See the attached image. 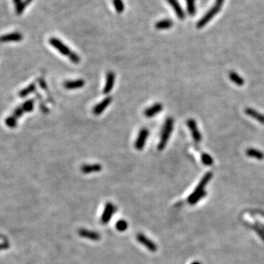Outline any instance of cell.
Instances as JSON below:
<instances>
[{"label": "cell", "instance_id": "1", "mask_svg": "<svg viewBox=\"0 0 264 264\" xmlns=\"http://www.w3.org/2000/svg\"><path fill=\"white\" fill-rule=\"evenodd\" d=\"M49 44L59 52H60V54H62V55L68 57V59L73 63H79L81 61L80 57L76 53L70 49L68 46L64 44L60 39L57 38H51L49 39Z\"/></svg>", "mask_w": 264, "mask_h": 264}, {"label": "cell", "instance_id": "2", "mask_svg": "<svg viewBox=\"0 0 264 264\" xmlns=\"http://www.w3.org/2000/svg\"><path fill=\"white\" fill-rule=\"evenodd\" d=\"M213 174L208 172L205 175L203 176V178L201 179L200 182L199 183V184L197 185V186L195 189V190L193 191L192 194L188 197V202L190 204L193 205L195 204L198 202L199 200H200L203 197H205L206 195V192L204 191V188L205 186L208 184L209 181L212 178Z\"/></svg>", "mask_w": 264, "mask_h": 264}, {"label": "cell", "instance_id": "3", "mask_svg": "<svg viewBox=\"0 0 264 264\" xmlns=\"http://www.w3.org/2000/svg\"><path fill=\"white\" fill-rule=\"evenodd\" d=\"M174 120L172 117H168L164 123L163 129H162L161 138H160V142L158 145V150H162L165 148L167 145L168 140H169L170 134L173 129Z\"/></svg>", "mask_w": 264, "mask_h": 264}, {"label": "cell", "instance_id": "4", "mask_svg": "<svg viewBox=\"0 0 264 264\" xmlns=\"http://www.w3.org/2000/svg\"><path fill=\"white\" fill-rule=\"evenodd\" d=\"M224 2V0H216L215 4L213 6L212 8H211L209 10L205 13V15H203L202 19L199 20L197 23V27L198 29L202 28V27H205V25L210 21L211 19L216 15L217 13H219L220 10V9L222 8L223 4Z\"/></svg>", "mask_w": 264, "mask_h": 264}, {"label": "cell", "instance_id": "5", "mask_svg": "<svg viewBox=\"0 0 264 264\" xmlns=\"http://www.w3.org/2000/svg\"><path fill=\"white\" fill-rule=\"evenodd\" d=\"M148 136H149V131H148V129L145 128L141 129L138 134L136 142L134 143V147L136 150H142L143 149Z\"/></svg>", "mask_w": 264, "mask_h": 264}, {"label": "cell", "instance_id": "6", "mask_svg": "<svg viewBox=\"0 0 264 264\" xmlns=\"http://www.w3.org/2000/svg\"><path fill=\"white\" fill-rule=\"evenodd\" d=\"M111 101H112V97L108 96L105 98L102 101H101L95 106V107L93 109V113L95 115H100L108 107V106L111 103Z\"/></svg>", "mask_w": 264, "mask_h": 264}, {"label": "cell", "instance_id": "7", "mask_svg": "<svg viewBox=\"0 0 264 264\" xmlns=\"http://www.w3.org/2000/svg\"><path fill=\"white\" fill-rule=\"evenodd\" d=\"M115 211V208L114 205L111 203H107L105 205L104 210H103L102 216H101V222L103 224H107L111 220V216Z\"/></svg>", "mask_w": 264, "mask_h": 264}, {"label": "cell", "instance_id": "8", "mask_svg": "<svg viewBox=\"0 0 264 264\" xmlns=\"http://www.w3.org/2000/svg\"><path fill=\"white\" fill-rule=\"evenodd\" d=\"M115 74L114 72L109 71L107 73V79H106V83L104 88L103 90V93L105 95L109 94L110 92L112 90L113 87L115 85Z\"/></svg>", "mask_w": 264, "mask_h": 264}, {"label": "cell", "instance_id": "9", "mask_svg": "<svg viewBox=\"0 0 264 264\" xmlns=\"http://www.w3.org/2000/svg\"><path fill=\"white\" fill-rule=\"evenodd\" d=\"M187 126H189V129H190L192 137L194 140H195V142H200L201 140H202V136H201L200 132H199L198 128H197V123L195 122V120H192V119H189V120L187 121Z\"/></svg>", "mask_w": 264, "mask_h": 264}, {"label": "cell", "instance_id": "10", "mask_svg": "<svg viewBox=\"0 0 264 264\" xmlns=\"http://www.w3.org/2000/svg\"><path fill=\"white\" fill-rule=\"evenodd\" d=\"M136 238H137L138 241L140 244H142L146 248H148L150 251L155 252L157 249V246H156V244L153 241H152L151 240H150L148 238H147L143 234H138L137 236H136Z\"/></svg>", "mask_w": 264, "mask_h": 264}, {"label": "cell", "instance_id": "11", "mask_svg": "<svg viewBox=\"0 0 264 264\" xmlns=\"http://www.w3.org/2000/svg\"><path fill=\"white\" fill-rule=\"evenodd\" d=\"M162 109H163V105L160 103H156L155 104L152 105L151 107L145 109L144 115L146 117L150 118V117H153L158 114V113L161 112Z\"/></svg>", "mask_w": 264, "mask_h": 264}, {"label": "cell", "instance_id": "12", "mask_svg": "<svg viewBox=\"0 0 264 264\" xmlns=\"http://www.w3.org/2000/svg\"><path fill=\"white\" fill-rule=\"evenodd\" d=\"M85 85V82L84 79L68 80L64 82L63 87L67 90H76L80 89Z\"/></svg>", "mask_w": 264, "mask_h": 264}, {"label": "cell", "instance_id": "13", "mask_svg": "<svg viewBox=\"0 0 264 264\" xmlns=\"http://www.w3.org/2000/svg\"><path fill=\"white\" fill-rule=\"evenodd\" d=\"M23 39V36L19 32H13L9 34L4 35L0 37V42L8 43V42H19Z\"/></svg>", "mask_w": 264, "mask_h": 264}, {"label": "cell", "instance_id": "14", "mask_svg": "<svg viewBox=\"0 0 264 264\" xmlns=\"http://www.w3.org/2000/svg\"><path fill=\"white\" fill-rule=\"evenodd\" d=\"M169 5L173 7V9L175 11V14L180 20H184L185 19V13L183 11V8L181 7L178 0H167Z\"/></svg>", "mask_w": 264, "mask_h": 264}, {"label": "cell", "instance_id": "15", "mask_svg": "<svg viewBox=\"0 0 264 264\" xmlns=\"http://www.w3.org/2000/svg\"><path fill=\"white\" fill-rule=\"evenodd\" d=\"M102 170V166L99 164H84L81 167V172L85 174L98 173Z\"/></svg>", "mask_w": 264, "mask_h": 264}, {"label": "cell", "instance_id": "16", "mask_svg": "<svg viewBox=\"0 0 264 264\" xmlns=\"http://www.w3.org/2000/svg\"><path fill=\"white\" fill-rule=\"evenodd\" d=\"M79 234L80 236L83 238H88V239H91L93 241H98L100 238V235L96 232L91 231V230H85V229H82L79 231Z\"/></svg>", "mask_w": 264, "mask_h": 264}, {"label": "cell", "instance_id": "17", "mask_svg": "<svg viewBox=\"0 0 264 264\" xmlns=\"http://www.w3.org/2000/svg\"><path fill=\"white\" fill-rule=\"evenodd\" d=\"M245 113L247 115H249V117H251L252 118L255 119V120H258V122H260L262 123V124L264 125V115L263 114L258 112V111L252 108L246 109Z\"/></svg>", "mask_w": 264, "mask_h": 264}, {"label": "cell", "instance_id": "18", "mask_svg": "<svg viewBox=\"0 0 264 264\" xmlns=\"http://www.w3.org/2000/svg\"><path fill=\"white\" fill-rule=\"evenodd\" d=\"M173 26V22L170 19H164V20L159 21L156 23L155 27L157 29H167L171 28Z\"/></svg>", "mask_w": 264, "mask_h": 264}, {"label": "cell", "instance_id": "19", "mask_svg": "<svg viewBox=\"0 0 264 264\" xmlns=\"http://www.w3.org/2000/svg\"><path fill=\"white\" fill-rule=\"evenodd\" d=\"M246 154L249 157L255 158L256 159L258 160H262L264 157L263 153L261 150L254 149V148H249V149L246 150Z\"/></svg>", "mask_w": 264, "mask_h": 264}, {"label": "cell", "instance_id": "20", "mask_svg": "<svg viewBox=\"0 0 264 264\" xmlns=\"http://www.w3.org/2000/svg\"><path fill=\"white\" fill-rule=\"evenodd\" d=\"M229 78H230V80H231L234 84H236V85H237L238 86H242L244 84V80L243 79V78L241 77L236 72H230V73H229Z\"/></svg>", "mask_w": 264, "mask_h": 264}, {"label": "cell", "instance_id": "21", "mask_svg": "<svg viewBox=\"0 0 264 264\" xmlns=\"http://www.w3.org/2000/svg\"><path fill=\"white\" fill-rule=\"evenodd\" d=\"M32 0H26V1L22 2V0H14V4L16 7V11L18 14H21L22 11L24 10L25 7L31 2Z\"/></svg>", "mask_w": 264, "mask_h": 264}, {"label": "cell", "instance_id": "22", "mask_svg": "<svg viewBox=\"0 0 264 264\" xmlns=\"http://www.w3.org/2000/svg\"><path fill=\"white\" fill-rule=\"evenodd\" d=\"M186 8L188 13L190 15H194L196 13L195 0H186Z\"/></svg>", "mask_w": 264, "mask_h": 264}, {"label": "cell", "instance_id": "23", "mask_svg": "<svg viewBox=\"0 0 264 264\" xmlns=\"http://www.w3.org/2000/svg\"><path fill=\"white\" fill-rule=\"evenodd\" d=\"M35 90V84H31L30 85H29L28 87L25 88V89L22 90L19 93V95L21 97H25L27 95H28L29 94L33 93Z\"/></svg>", "mask_w": 264, "mask_h": 264}, {"label": "cell", "instance_id": "24", "mask_svg": "<svg viewBox=\"0 0 264 264\" xmlns=\"http://www.w3.org/2000/svg\"><path fill=\"white\" fill-rule=\"evenodd\" d=\"M201 160H202L203 164L206 166H211L214 163L212 157L208 153H203L202 156H201Z\"/></svg>", "mask_w": 264, "mask_h": 264}, {"label": "cell", "instance_id": "25", "mask_svg": "<svg viewBox=\"0 0 264 264\" xmlns=\"http://www.w3.org/2000/svg\"><path fill=\"white\" fill-rule=\"evenodd\" d=\"M115 5V8L118 13H121L124 11V4L122 0H114L113 1Z\"/></svg>", "mask_w": 264, "mask_h": 264}, {"label": "cell", "instance_id": "26", "mask_svg": "<svg viewBox=\"0 0 264 264\" xmlns=\"http://www.w3.org/2000/svg\"><path fill=\"white\" fill-rule=\"evenodd\" d=\"M249 227L250 228H252V230H254L258 234V236H260V238L264 241V230L262 229L259 225H252L249 224Z\"/></svg>", "mask_w": 264, "mask_h": 264}, {"label": "cell", "instance_id": "27", "mask_svg": "<svg viewBox=\"0 0 264 264\" xmlns=\"http://www.w3.org/2000/svg\"><path fill=\"white\" fill-rule=\"evenodd\" d=\"M116 228L119 231H125L128 228V224L125 220H119L116 223Z\"/></svg>", "mask_w": 264, "mask_h": 264}, {"label": "cell", "instance_id": "28", "mask_svg": "<svg viewBox=\"0 0 264 264\" xmlns=\"http://www.w3.org/2000/svg\"><path fill=\"white\" fill-rule=\"evenodd\" d=\"M7 244H0V249H5V248H7Z\"/></svg>", "mask_w": 264, "mask_h": 264}, {"label": "cell", "instance_id": "29", "mask_svg": "<svg viewBox=\"0 0 264 264\" xmlns=\"http://www.w3.org/2000/svg\"><path fill=\"white\" fill-rule=\"evenodd\" d=\"M254 213H257V214H261V215H262V216H264V211H255V212H254Z\"/></svg>", "mask_w": 264, "mask_h": 264}, {"label": "cell", "instance_id": "30", "mask_svg": "<svg viewBox=\"0 0 264 264\" xmlns=\"http://www.w3.org/2000/svg\"><path fill=\"white\" fill-rule=\"evenodd\" d=\"M191 264H201V263H199V262H197V261H195V262H193V263Z\"/></svg>", "mask_w": 264, "mask_h": 264}, {"label": "cell", "instance_id": "31", "mask_svg": "<svg viewBox=\"0 0 264 264\" xmlns=\"http://www.w3.org/2000/svg\"><path fill=\"white\" fill-rule=\"evenodd\" d=\"M260 227H261V228L262 229H263V230H264V225H263V224H261V225L260 226Z\"/></svg>", "mask_w": 264, "mask_h": 264}]
</instances>
